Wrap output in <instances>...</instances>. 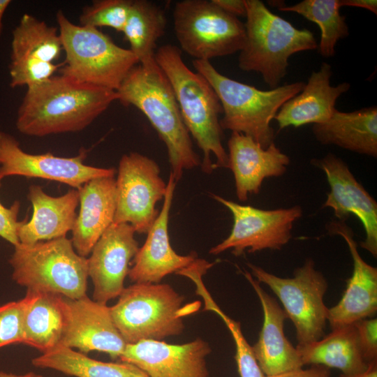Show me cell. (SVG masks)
I'll use <instances>...</instances> for the list:
<instances>
[{
    "label": "cell",
    "mask_w": 377,
    "mask_h": 377,
    "mask_svg": "<svg viewBox=\"0 0 377 377\" xmlns=\"http://www.w3.org/2000/svg\"><path fill=\"white\" fill-rule=\"evenodd\" d=\"M340 8L339 0H303L292 6H281L279 10L297 13L316 23L321 31L319 53L330 57L335 54L338 40L349 35L346 17L341 15Z\"/></svg>",
    "instance_id": "31"
},
{
    "label": "cell",
    "mask_w": 377,
    "mask_h": 377,
    "mask_svg": "<svg viewBox=\"0 0 377 377\" xmlns=\"http://www.w3.org/2000/svg\"><path fill=\"white\" fill-rule=\"evenodd\" d=\"M211 195L228 209L233 218L230 235L209 250L213 255L227 250H231L236 256L246 250L249 253L264 249L280 250L291 239L293 224L302 215L300 205L262 209L240 205L214 193Z\"/></svg>",
    "instance_id": "12"
},
{
    "label": "cell",
    "mask_w": 377,
    "mask_h": 377,
    "mask_svg": "<svg viewBox=\"0 0 377 377\" xmlns=\"http://www.w3.org/2000/svg\"><path fill=\"white\" fill-rule=\"evenodd\" d=\"M158 165L138 152L124 154L115 179L114 223H128L135 232L147 233L158 216L156 208L163 200L167 183L160 175Z\"/></svg>",
    "instance_id": "11"
},
{
    "label": "cell",
    "mask_w": 377,
    "mask_h": 377,
    "mask_svg": "<svg viewBox=\"0 0 377 377\" xmlns=\"http://www.w3.org/2000/svg\"><path fill=\"white\" fill-rule=\"evenodd\" d=\"M311 164L323 170L330 191L323 207L332 209L339 221L345 222L350 214L361 221L366 234L360 246L377 256V202L356 179L348 165L339 157L328 153L312 158Z\"/></svg>",
    "instance_id": "15"
},
{
    "label": "cell",
    "mask_w": 377,
    "mask_h": 377,
    "mask_svg": "<svg viewBox=\"0 0 377 377\" xmlns=\"http://www.w3.org/2000/svg\"><path fill=\"white\" fill-rule=\"evenodd\" d=\"M64 303L65 323L59 344L84 354L98 351L119 359L126 343L113 323L110 306L87 295L77 299L64 297Z\"/></svg>",
    "instance_id": "16"
},
{
    "label": "cell",
    "mask_w": 377,
    "mask_h": 377,
    "mask_svg": "<svg viewBox=\"0 0 377 377\" xmlns=\"http://www.w3.org/2000/svg\"><path fill=\"white\" fill-rule=\"evenodd\" d=\"M132 0H98L83 8L80 25L110 27L122 32L126 25Z\"/></svg>",
    "instance_id": "32"
},
{
    "label": "cell",
    "mask_w": 377,
    "mask_h": 377,
    "mask_svg": "<svg viewBox=\"0 0 377 377\" xmlns=\"http://www.w3.org/2000/svg\"><path fill=\"white\" fill-rule=\"evenodd\" d=\"M173 22L180 50L196 60L235 54L245 42L244 24L212 0L177 1Z\"/></svg>",
    "instance_id": "9"
},
{
    "label": "cell",
    "mask_w": 377,
    "mask_h": 377,
    "mask_svg": "<svg viewBox=\"0 0 377 377\" xmlns=\"http://www.w3.org/2000/svg\"><path fill=\"white\" fill-rule=\"evenodd\" d=\"M228 147V168L232 172L236 195L242 202L258 194L265 179L282 176L290 163V158L274 142L264 149L240 133L232 132Z\"/></svg>",
    "instance_id": "21"
},
{
    "label": "cell",
    "mask_w": 377,
    "mask_h": 377,
    "mask_svg": "<svg viewBox=\"0 0 377 377\" xmlns=\"http://www.w3.org/2000/svg\"><path fill=\"white\" fill-rule=\"evenodd\" d=\"M116 91L78 82L60 74L27 88L17 110L16 128L33 137L78 132L114 101Z\"/></svg>",
    "instance_id": "1"
},
{
    "label": "cell",
    "mask_w": 377,
    "mask_h": 377,
    "mask_svg": "<svg viewBox=\"0 0 377 377\" xmlns=\"http://www.w3.org/2000/svg\"><path fill=\"white\" fill-rule=\"evenodd\" d=\"M166 18L163 9L147 0H132L123 30L130 50L142 66L156 62V43L165 33Z\"/></svg>",
    "instance_id": "30"
},
{
    "label": "cell",
    "mask_w": 377,
    "mask_h": 377,
    "mask_svg": "<svg viewBox=\"0 0 377 377\" xmlns=\"http://www.w3.org/2000/svg\"><path fill=\"white\" fill-rule=\"evenodd\" d=\"M210 353L209 344L200 338L182 344L145 340L126 344L119 360L149 377H209L206 357Z\"/></svg>",
    "instance_id": "18"
},
{
    "label": "cell",
    "mask_w": 377,
    "mask_h": 377,
    "mask_svg": "<svg viewBox=\"0 0 377 377\" xmlns=\"http://www.w3.org/2000/svg\"><path fill=\"white\" fill-rule=\"evenodd\" d=\"M8 262L13 280L27 290L70 299L87 295V258L80 256L66 237L32 244L19 243Z\"/></svg>",
    "instance_id": "7"
},
{
    "label": "cell",
    "mask_w": 377,
    "mask_h": 377,
    "mask_svg": "<svg viewBox=\"0 0 377 377\" xmlns=\"http://www.w3.org/2000/svg\"><path fill=\"white\" fill-rule=\"evenodd\" d=\"M326 229L346 242L353 269L346 288L337 304L328 309L327 321L332 330L372 318L377 311V269L361 257L352 229L345 222L332 221Z\"/></svg>",
    "instance_id": "19"
},
{
    "label": "cell",
    "mask_w": 377,
    "mask_h": 377,
    "mask_svg": "<svg viewBox=\"0 0 377 377\" xmlns=\"http://www.w3.org/2000/svg\"><path fill=\"white\" fill-rule=\"evenodd\" d=\"M216 313L225 323L233 338L236 348L235 358L240 377H267L257 362L252 347L242 334L240 323L230 318L221 309Z\"/></svg>",
    "instance_id": "33"
},
{
    "label": "cell",
    "mask_w": 377,
    "mask_h": 377,
    "mask_svg": "<svg viewBox=\"0 0 377 377\" xmlns=\"http://www.w3.org/2000/svg\"><path fill=\"white\" fill-rule=\"evenodd\" d=\"M182 52L177 46L167 44L156 49L154 57L172 86L190 135L202 151V171L209 174L218 168H228L219 119L221 102L208 81L186 65Z\"/></svg>",
    "instance_id": "3"
},
{
    "label": "cell",
    "mask_w": 377,
    "mask_h": 377,
    "mask_svg": "<svg viewBox=\"0 0 377 377\" xmlns=\"http://www.w3.org/2000/svg\"><path fill=\"white\" fill-rule=\"evenodd\" d=\"M316 140L360 154L377 156V108L371 106L345 112L335 110L322 124H313Z\"/></svg>",
    "instance_id": "26"
},
{
    "label": "cell",
    "mask_w": 377,
    "mask_h": 377,
    "mask_svg": "<svg viewBox=\"0 0 377 377\" xmlns=\"http://www.w3.org/2000/svg\"><path fill=\"white\" fill-rule=\"evenodd\" d=\"M339 377H377V360L369 363L362 372L349 375L341 374Z\"/></svg>",
    "instance_id": "40"
},
{
    "label": "cell",
    "mask_w": 377,
    "mask_h": 377,
    "mask_svg": "<svg viewBox=\"0 0 377 377\" xmlns=\"http://www.w3.org/2000/svg\"><path fill=\"white\" fill-rule=\"evenodd\" d=\"M116 91L121 104L138 108L156 131L165 145L170 172L176 182L184 170L201 165L172 86L156 61L135 66Z\"/></svg>",
    "instance_id": "2"
},
{
    "label": "cell",
    "mask_w": 377,
    "mask_h": 377,
    "mask_svg": "<svg viewBox=\"0 0 377 377\" xmlns=\"http://www.w3.org/2000/svg\"><path fill=\"white\" fill-rule=\"evenodd\" d=\"M303 365H321L334 368L342 374L364 371L369 364L365 361L354 324L332 330L321 339L296 346Z\"/></svg>",
    "instance_id": "27"
},
{
    "label": "cell",
    "mask_w": 377,
    "mask_h": 377,
    "mask_svg": "<svg viewBox=\"0 0 377 377\" xmlns=\"http://www.w3.org/2000/svg\"><path fill=\"white\" fill-rule=\"evenodd\" d=\"M244 276L258 295L263 311V323L253 353L266 376H272L303 367L296 347L286 337L283 326L286 315L278 303L262 288L251 273Z\"/></svg>",
    "instance_id": "22"
},
{
    "label": "cell",
    "mask_w": 377,
    "mask_h": 377,
    "mask_svg": "<svg viewBox=\"0 0 377 377\" xmlns=\"http://www.w3.org/2000/svg\"><path fill=\"white\" fill-rule=\"evenodd\" d=\"M332 66L327 62L311 73L302 91L284 103L276 114L274 119L280 130L322 124L331 117L337 99L350 88L346 82L332 86Z\"/></svg>",
    "instance_id": "23"
},
{
    "label": "cell",
    "mask_w": 377,
    "mask_h": 377,
    "mask_svg": "<svg viewBox=\"0 0 377 377\" xmlns=\"http://www.w3.org/2000/svg\"><path fill=\"white\" fill-rule=\"evenodd\" d=\"M135 233L128 223H112L94 246L87 258L94 300L107 304L124 289L131 260L140 248Z\"/></svg>",
    "instance_id": "17"
},
{
    "label": "cell",
    "mask_w": 377,
    "mask_h": 377,
    "mask_svg": "<svg viewBox=\"0 0 377 377\" xmlns=\"http://www.w3.org/2000/svg\"><path fill=\"white\" fill-rule=\"evenodd\" d=\"M58 31L66 59L60 74L78 82L117 91L138 60L98 29L75 24L59 10Z\"/></svg>",
    "instance_id": "6"
},
{
    "label": "cell",
    "mask_w": 377,
    "mask_h": 377,
    "mask_svg": "<svg viewBox=\"0 0 377 377\" xmlns=\"http://www.w3.org/2000/svg\"><path fill=\"white\" fill-rule=\"evenodd\" d=\"M24 297L0 306V348L22 343Z\"/></svg>",
    "instance_id": "34"
},
{
    "label": "cell",
    "mask_w": 377,
    "mask_h": 377,
    "mask_svg": "<svg viewBox=\"0 0 377 377\" xmlns=\"http://www.w3.org/2000/svg\"><path fill=\"white\" fill-rule=\"evenodd\" d=\"M245 5L246 38L239 52L238 66L244 71L259 73L274 89L287 73L289 57L316 49V39L311 31L295 28L260 0H245Z\"/></svg>",
    "instance_id": "5"
},
{
    "label": "cell",
    "mask_w": 377,
    "mask_h": 377,
    "mask_svg": "<svg viewBox=\"0 0 377 377\" xmlns=\"http://www.w3.org/2000/svg\"><path fill=\"white\" fill-rule=\"evenodd\" d=\"M31 363L75 377H149L132 364L96 360L61 344L32 359Z\"/></svg>",
    "instance_id": "29"
},
{
    "label": "cell",
    "mask_w": 377,
    "mask_h": 377,
    "mask_svg": "<svg viewBox=\"0 0 377 377\" xmlns=\"http://www.w3.org/2000/svg\"><path fill=\"white\" fill-rule=\"evenodd\" d=\"M10 3V0H0V36L3 29V18L6 10Z\"/></svg>",
    "instance_id": "41"
},
{
    "label": "cell",
    "mask_w": 377,
    "mask_h": 377,
    "mask_svg": "<svg viewBox=\"0 0 377 377\" xmlns=\"http://www.w3.org/2000/svg\"><path fill=\"white\" fill-rule=\"evenodd\" d=\"M267 377H330V369L321 365H311L286 373Z\"/></svg>",
    "instance_id": "37"
},
{
    "label": "cell",
    "mask_w": 377,
    "mask_h": 377,
    "mask_svg": "<svg viewBox=\"0 0 377 377\" xmlns=\"http://www.w3.org/2000/svg\"><path fill=\"white\" fill-rule=\"evenodd\" d=\"M80 209L71 239L75 251L89 256L94 246L112 224L116 210L114 177H101L86 182L80 189Z\"/></svg>",
    "instance_id": "24"
},
{
    "label": "cell",
    "mask_w": 377,
    "mask_h": 377,
    "mask_svg": "<svg viewBox=\"0 0 377 377\" xmlns=\"http://www.w3.org/2000/svg\"><path fill=\"white\" fill-rule=\"evenodd\" d=\"M365 361L377 360V319L365 318L354 323Z\"/></svg>",
    "instance_id": "35"
},
{
    "label": "cell",
    "mask_w": 377,
    "mask_h": 377,
    "mask_svg": "<svg viewBox=\"0 0 377 377\" xmlns=\"http://www.w3.org/2000/svg\"><path fill=\"white\" fill-rule=\"evenodd\" d=\"M86 156L84 149L73 157H61L51 153H27L13 135L0 131V174L3 178L10 176L41 178L78 190L91 179L114 177L113 168L85 164Z\"/></svg>",
    "instance_id": "14"
},
{
    "label": "cell",
    "mask_w": 377,
    "mask_h": 377,
    "mask_svg": "<svg viewBox=\"0 0 377 377\" xmlns=\"http://www.w3.org/2000/svg\"><path fill=\"white\" fill-rule=\"evenodd\" d=\"M176 184L170 172L161 212L147 232L145 242L135 254L128 274L134 283H158L167 275L177 272L197 258L195 253L186 256L177 253L170 243L169 215Z\"/></svg>",
    "instance_id": "20"
},
{
    "label": "cell",
    "mask_w": 377,
    "mask_h": 377,
    "mask_svg": "<svg viewBox=\"0 0 377 377\" xmlns=\"http://www.w3.org/2000/svg\"><path fill=\"white\" fill-rule=\"evenodd\" d=\"M340 7L353 6L367 9L375 15L377 14L376 0H339Z\"/></svg>",
    "instance_id": "39"
},
{
    "label": "cell",
    "mask_w": 377,
    "mask_h": 377,
    "mask_svg": "<svg viewBox=\"0 0 377 377\" xmlns=\"http://www.w3.org/2000/svg\"><path fill=\"white\" fill-rule=\"evenodd\" d=\"M183 300L169 284L135 283L124 288L110 311L126 344L162 341L183 332Z\"/></svg>",
    "instance_id": "8"
},
{
    "label": "cell",
    "mask_w": 377,
    "mask_h": 377,
    "mask_svg": "<svg viewBox=\"0 0 377 377\" xmlns=\"http://www.w3.org/2000/svg\"><path fill=\"white\" fill-rule=\"evenodd\" d=\"M22 343L45 353L60 343L64 323V296L27 290Z\"/></svg>",
    "instance_id": "28"
},
{
    "label": "cell",
    "mask_w": 377,
    "mask_h": 377,
    "mask_svg": "<svg viewBox=\"0 0 377 377\" xmlns=\"http://www.w3.org/2000/svg\"><path fill=\"white\" fill-rule=\"evenodd\" d=\"M62 51L57 27L24 14L12 31L10 87L29 88L49 80L63 65L54 64Z\"/></svg>",
    "instance_id": "13"
},
{
    "label": "cell",
    "mask_w": 377,
    "mask_h": 377,
    "mask_svg": "<svg viewBox=\"0 0 377 377\" xmlns=\"http://www.w3.org/2000/svg\"><path fill=\"white\" fill-rule=\"evenodd\" d=\"M27 198L33 207L29 221L23 220L17 232L19 243L32 244L63 237L71 231L77 216L80 202L77 189L54 197L38 185L29 187Z\"/></svg>",
    "instance_id": "25"
},
{
    "label": "cell",
    "mask_w": 377,
    "mask_h": 377,
    "mask_svg": "<svg viewBox=\"0 0 377 377\" xmlns=\"http://www.w3.org/2000/svg\"><path fill=\"white\" fill-rule=\"evenodd\" d=\"M225 12L235 17H245L246 9L245 0H212Z\"/></svg>",
    "instance_id": "38"
},
{
    "label": "cell",
    "mask_w": 377,
    "mask_h": 377,
    "mask_svg": "<svg viewBox=\"0 0 377 377\" xmlns=\"http://www.w3.org/2000/svg\"><path fill=\"white\" fill-rule=\"evenodd\" d=\"M0 377H42V376L34 372H29L24 374H15L13 373L0 371Z\"/></svg>",
    "instance_id": "42"
},
{
    "label": "cell",
    "mask_w": 377,
    "mask_h": 377,
    "mask_svg": "<svg viewBox=\"0 0 377 377\" xmlns=\"http://www.w3.org/2000/svg\"><path fill=\"white\" fill-rule=\"evenodd\" d=\"M247 265L251 274L266 284L281 301L286 317L295 327L298 345L323 337L329 309L323 300L327 283L316 269L313 260L307 259L297 268L293 278L277 276L251 263Z\"/></svg>",
    "instance_id": "10"
},
{
    "label": "cell",
    "mask_w": 377,
    "mask_h": 377,
    "mask_svg": "<svg viewBox=\"0 0 377 377\" xmlns=\"http://www.w3.org/2000/svg\"><path fill=\"white\" fill-rule=\"evenodd\" d=\"M3 178L0 174V187ZM20 203L15 201L10 207H5L0 201V237L13 246L19 244L17 232L22 221L17 219Z\"/></svg>",
    "instance_id": "36"
},
{
    "label": "cell",
    "mask_w": 377,
    "mask_h": 377,
    "mask_svg": "<svg viewBox=\"0 0 377 377\" xmlns=\"http://www.w3.org/2000/svg\"><path fill=\"white\" fill-rule=\"evenodd\" d=\"M193 66L208 81L221 102V128L247 135L264 149L274 142L272 120L283 104L305 86L304 82H295L264 91L226 77L210 61L194 59Z\"/></svg>",
    "instance_id": "4"
}]
</instances>
